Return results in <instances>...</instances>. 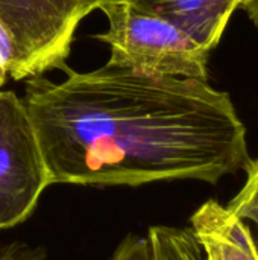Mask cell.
Listing matches in <instances>:
<instances>
[{
	"instance_id": "9c48e42d",
	"label": "cell",
	"mask_w": 258,
	"mask_h": 260,
	"mask_svg": "<svg viewBox=\"0 0 258 260\" xmlns=\"http://www.w3.org/2000/svg\"><path fill=\"white\" fill-rule=\"evenodd\" d=\"M108 260H154L148 238L128 235Z\"/></svg>"
},
{
	"instance_id": "7c38bea8",
	"label": "cell",
	"mask_w": 258,
	"mask_h": 260,
	"mask_svg": "<svg viewBox=\"0 0 258 260\" xmlns=\"http://www.w3.org/2000/svg\"><path fill=\"white\" fill-rule=\"evenodd\" d=\"M240 8L246 12L249 20L258 27V0H242Z\"/></svg>"
},
{
	"instance_id": "6da1fadb",
	"label": "cell",
	"mask_w": 258,
	"mask_h": 260,
	"mask_svg": "<svg viewBox=\"0 0 258 260\" xmlns=\"http://www.w3.org/2000/svg\"><path fill=\"white\" fill-rule=\"evenodd\" d=\"M26 79L24 107L52 184L217 183L249 163L246 128L207 81L103 67Z\"/></svg>"
},
{
	"instance_id": "30bf717a",
	"label": "cell",
	"mask_w": 258,
	"mask_h": 260,
	"mask_svg": "<svg viewBox=\"0 0 258 260\" xmlns=\"http://www.w3.org/2000/svg\"><path fill=\"white\" fill-rule=\"evenodd\" d=\"M18 53L14 40L0 20V87H3L8 76H14L17 70Z\"/></svg>"
},
{
	"instance_id": "5bb4252c",
	"label": "cell",
	"mask_w": 258,
	"mask_h": 260,
	"mask_svg": "<svg viewBox=\"0 0 258 260\" xmlns=\"http://www.w3.org/2000/svg\"><path fill=\"white\" fill-rule=\"evenodd\" d=\"M0 91H2V87H0Z\"/></svg>"
},
{
	"instance_id": "ba28073f",
	"label": "cell",
	"mask_w": 258,
	"mask_h": 260,
	"mask_svg": "<svg viewBox=\"0 0 258 260\" xmlns=\"http://www.w3.org/2000/svg\"><path fill=\"white\" fill-rule=\"evenodd\" d=\"M245 171L246 181L242 190L230 201L227 209L245 222H251L258 227V158L249 160Z\"/></svg>"
},
{
	"instance_id": "8992f818",
	"label": "cell",
	"mask_w": 258,
	"mask_h": 260,
	"mask_svg": "<svg viewBox=\"0 0 258 260\" xmlns=\"http://www.w3.org/2000/svg\"><path fill=\"white\" fill-rule=\"evenodd\" d=\"M242 0H131L134 6L152 12L187 34L211 52L220 41L231 15Z\"/></svg>"
},
{
	"instance_id": "3957f363",
	"label": "cell",
	"mask_w": 258,
	"mask_h": 260,
	"mask_svg": "<svg viewBox=\"0 0 258 260\" xmlns=\"http://www.w3.org/2000/svg\"><path fill=\"white\" fill-rule=\"evenodd\" d=\"M52 186L23 99L0 91V230L24 222Z\"/></svg>"
},
{
	"instance_id": "52a82bcc",
	"label": "cell",
	"mask_w": 258,
	"mask_h": 260,
	"mask_svg": "<svg viewBox=\"0 0 258 260\" xmlns=\"http://www.w3.org/2000/svg\"><path fill=\"white\" fill-rule=\"evenodd\" d=\"M154 260H204V253L189 229L154 225L146 235Z\"/></svg>"
},
{
	"instance_id": "8fae6325",
	"label": "cell",
	"mask_w": 258,
	"mask_h": 260,
	"mask_svg": "<svg viewBox=\"0 0 258 260\" xmlns=\"http://www.w3.org/2000/svg\"><path fill=\"white\" fill-rule=\"evenodd\" d=\"M122 2H131V0H81V5H79L81 17L84 18L85 15H88L91 11L97 9V8H103L106 5L122 3Z\"/></svg>"
},
{
	"instance_id": "5b68a950",
	"label": "cell",
	"mask_w": 258,
	"mask_h": 260,
	"mask_svg": "<svg viewBox=\"0 0 258 260\" xmlns=\"http://www.w3.org/2000/svg\"><path fill=\"white\" fill-rule=\"evenodd\" d=\"M204 260H258V250L248 224L227 206L210 200L190 218Z\"/></svg>"
},
{
	"instance_id": "4fadbf2b",
	"label": "cell",
	"mask_w": 258,
	"mask_h": 260,
	"mask_svg": "<svg viewBox=\"0 0 258 260\" xmlns=\"http://www.w3.org/2000/svg\"><path fill=\"white\" fill-rule=\"evenodd\" d=\"M257 230H258V227H257ZM252 236H254V241H255V245H257V250H258V232H257V235H254V233H252Z\"/></svg>"
},
{
	"instance_id": "7a4b0ae2",
	"label": "cell",
	"mask_w": 258,
	"mask_h": 260,
	"mask_svg": "<svg viewBox=\"0 0 258 260\" xmlns=\"http://www.w3.org/2000/svg\"><path fill=\"white\" fill-rule=\"evenodd\" d=\"M108 30L97 35L111 49L108 66L144 75L207 81L208 50L170 21L129 2L100 8Z\"/></svg>"
},
{
	"instance_id": "277c9868",
	"label": "cell",
	"mask_w": 258,
	"mask_h": 260,
	"mask_svg": "<svg viewBox=\"0 0 258 260\" xmlns=\"http://www.w3.org/2000/svg\"><path fill=\"white\" fill-rule=\"evenodd\" d=\"M81 0H0V20L18 53L14 79L64 67L79 21Z\"/></svg>"
}]
</instances>
